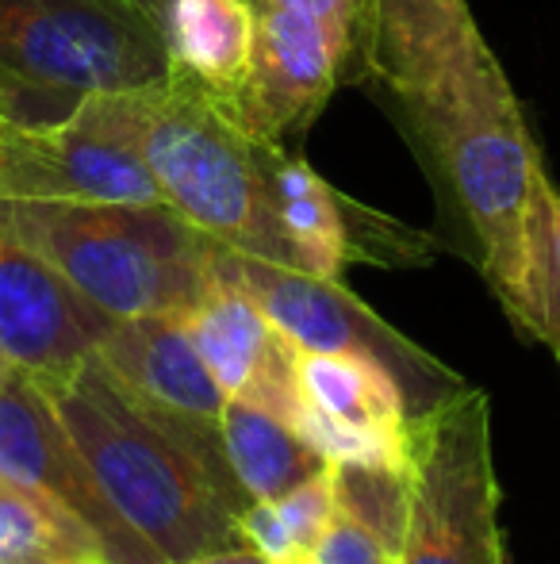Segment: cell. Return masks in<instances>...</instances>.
I'll list each match as a JSON object with an SVG mask.
<instances>
[{"label": "cell", "instance_id": "obj_1", "mask_svg": "<svg viewBox=\"0 0 560 564\" xmlns=\"http://www.w3.org/2000/svg\"><path fill=\"white\" fill-rule=\"evenodd\" d=\"M396 108L469 230L480 276L530 341V212L546 165L499 58L480 43L433 89Z\"/></svg>", "mask_w": 560, "mask_h": 564}, {"label": "cell", "instance_id": "obj_2", "mask_svg": "<svg viewBox=\"0 0 560 564\" xmlns=\"http://www.w3.org/2000/svg\"><path fill=\"white\" fill-rule=\"evenodd\" d=\"M62 426L89 460L108 503L169 564H185L242 542L239 514L200 453L162 408L128 388L100 354L58 380H39Z\"/></svg>", "mask_w": 560, "mask_h": 564}, {"label": "cell", "instance_id": "obj_3", "mask_svg": "<svg viewBox=\"0 0 560 564\" xmlns=\"http://www.w3.org/2000/svg\"><path fill=\"white\" fill-rule=\"evenodd\" d=\"M85 116L123 139L150 165L165 204L239 253L304 269L281 227L265 165L270 142H257L185 74L128 93L81 100Z\"/></svg>", "mask_w": 560, "mask_h": 564}, {"label": "cell", "instance_id": "obj_4", "mask_svg": "<svg viewBox=\"0 0 560 564\" xmlns=\"http://www.w3.org/2000/svg\"><path fill=\"white\" fill-rule=\"evenodd\" d=\"M0 216L112 319L188 315L219 284L223 242L165 200H0Z\"/></svg>", "mask_w": 560, "mask_h": 564}, {"label": "cell", "instance_id": "obj_5", "mask_svg": "<svg viewBox=\"0 0 560 564\" xmlns=\"http://www.w3.org/2000/svg\"><path fill=\"white\" fill-rule=\"evenodd\" d=\"M169 77L162 23L131 0H0V108L23 123Z\"/></svg>", "mask_w": 560, "mask_h": 564}, {"label": "cell", "instance_id": "obj_6", "mask_svg": "<svg viewBox=\"0 0 560 564\" xmlns=\"http://www.w3.org/2000/svg\"><path fill=\"white\" fill-rule=\"evenodd\" d=\"M492 400L464 384L411 423L407 522L396 564H507Z\"/></svg>", "mask_w": 560, "mask_h": 564}, {"label": "cell", "instance_id": "obj_7", "mask_svg": "<svg viewBox=\"0 0 560 564\" xmlns=\"http://www.w3.org/2000/svg\"><path fill=\"white\" fill-rule=\"evenodd\" d=\"M216 273L219 281L246 292L299 354H342L388 369L404 388L415 419L469 384L461 372L381 319L358 292L345 289L342 276H315L231 246H219Z\"/></svg>", "mask_w": 560, "mask_h": 564}, {"label": "cell", "instance_id": "obj_8", "mask_svg": "<svg viewBox=\"0 0 560 564\" xmlns=\"http://www.w3.org/2000/svg\"><path fill=\"white\" fill-rule=\"evenodd\" d=\"M0 476L35 496L66 527L85 557L100 564H169L108 503L43 384L4 365H0Z\"/></svg>", "mask_w": 560, "mask_h": 564}, {"label": "cell", "instance_id": "obj_9", "mask_svg": "<svg viewBox=\"0 0 560 564\" xmlns=\"http://www.w3.org/2000/svg\"><path fill=\"white\" fill-rule=\"evenodd\" d=\"M338 85H353V51L315 15L254 0V54L223 112L257 142L307 134Z\"/></svg>", "mask_w": 560, "mask_h": 564}, {"label": "cell", "instance_id": "obj_10", "mask_svg": "<svg viewBox=\"0 0 560 564\" xmlns=\"http://www.w3.org/2000/svg\"><path fill=\"white\" fill-rule=\"evenodd\" d=\"M0 200L157 204L165 196L128 142L74 108L51 123H8L0 134Z\"/></svg>", "mask_w": 560, "mask_h": 564}, {"label": "cell", "instance_id": "obj_11", "mask_svg": "<svg viewBox=\"0 0 560 564\" xmlns=\"http://www.w3.org/2000/svg\"><path fill=\"white\" fill-rule=\"evenodd\" d=\"M265 165H270L281 227L307 273L342 276V269L353 261L411 269L438 258V238L358 204L342 188L322 181L304 158L288 154L284 142H270Z\"/></svg>", "mask_w": 560, "mask_h": 564}, {"label": "cell", "instance_id": "obj_12", "mask_svg": "<svg viewBox=\"0 0 560 564\" xmlns=\"http://www.w3.org/2000/svg\"><path fill=\"white\" fill-rule=\"evenodd\" d=\"M116 319L74 289L0 216V365L58 380L97 354Z\"/></svg>", "mask_w": 560, "mask_h": 564}, {"label": "cell", "instance_id": "obj_13", "mask_svg": "<svg viewBox=\"0 0 560 564\" xmlns=\"http://www.w3.org/2000/svg\"><path fill=\"white\" fill-rule=\"evenodd\" d=\"M200 357L216 372L227 400H246L254 408L292 423L299 411V349L273 327V319L234 284L219 281L188 315H180Z\"/></svg>", "mask_w": 560, "mask_h": 564}, {"label": "cell", "instance_id": "obj_14", "mask_svg": "<svg viewBox=\"0 0 560 564\" xmlns=\"http://www.w3.org/2000/svg\"><path fill=\"white\" fill-rule=\"evenodd\" d=\"M484 43L469 0H365L358 77L415 100Z\"/></svg>", "mask_w": 560, "mask_h": 564}, {"label": "cell", "instance_id": "obj_15", "mask_svg": "<svg viewBox=\"0 0 560 564\" xmlns=\"http://www.w3.org/2000/svg\"><path fill=\"white\" fill-rule=\"evenodd\" d=\"M97 354L142 400L188 423L223 426L227 392L200 357L180 315L116 319Z\"/></svg>", "mask_w": 560, "mask_h": 564}, {"label": "cell", "instance_id": "obj_16", "mask_svg": "<svg viewBox=\"0 0 560 564\" xmlns=\"http://www.w3.org/2000/svg\"><path fill=\"white\" fill-rule=\"evenodd\" d=\"M169 69L223 105L254 54V0H173L165 15Z\"/></svg>", "mask_w": 560, "mask_h": 564}, {"label": "cell", "instance_id": "obj_17", "mask_svg": "<svg viewBox=\"0 0 560 564\" xmlns=\"http://www.w3.org/2000/svg\"><path fill=\"white\" fill-rule=\"evenodd\" d=\"M223 446L250 499H281L311 476L327 473L322 457L304 434L281 415L254 408L246 400H227L223 408Z\"/></svg>", "mask_w": 560, "mask_h": 564}, {"label": "cell", "instance_id": "obj_18", "mask_svg": "<svg viewBox=\"0 0 560 564\" xmlns=\"http://www.w3.org/2000/svg\"><path fill=\"white\" fill-rule=\"evenodd\" d=\"M299 403L350 426L404 431L415 423L399 380L388 369L342 354H299Z\"/></svg>", "mask_w": 560, "mask_h": 564}, {"label": "cell", "instance_id": "obj_19", "mask_svg": "<svg viewBox=\"0 0 560 564\" xmlns=\"http://www.w3.org/2000/svg\"><path fill=\"white\" fill-rule=\"evenodd\" d=\"M530 341L549 346L560 369V193L549 173L530 212Z\"/></svg>", "mask_w": 560, "mask_h": 564}, {"label": "cell", "instance_id": "obj_20", "mask_svg": "<svg viewBox=\"0 0 560 564\" xmlns=\"http://www.w3.org/2000/svg\"><path fill=\"white\" fill-rule=\"evenodd\" d=\"M54 553L92 561L77 550V542L66 534V527L35 496H28L23 488H15L12 480L0 476V564H15L28 557H54Z\"/></svg>", "mask_w": 560, "mask_h": 564}, {"label": "cell", "instance_id": "obj_21", "mask_svg": "<svg viewBox=\"0 0 560 564\" xmlns=\"http://www.w3.org/2000/svg\"><path fill=\"white\" fill-rule=\"evenodd\" d=\"M307 564H396V542H388L373 522L338 507L334 522L319 538Z\"/></svg>", "mask_w": 560, "mask_h": 564}, {"label": "cell", "instance_id": "obj_22", "mask_svg": "<svg viewBox=\"0 0 560 564\" xmlns=\"http://www.w3.org/2000/svg\"><path fill=\"white\" fill-rule=\"evenodd\" d=\"M273 503H277V511L284 514V522H288L299 553H304V557H311V550L319 545V538L327 534V527L334 522V514H338L334 465H330L327 473L311 476L307 484H299V488H292L288 496L273 499Z\"/></svg>", "mask_w": 560, "mask_h": 564}, {"label": "cell", "instance_id": "obj_23", "mask_svg": "<svg viewBox=\"0 0 560 564\" xmlns=\"http://www.w3.org/2000/svg\"><path fill=\"white\" fill-rule=\"evenodd\" d=\"M239 530H242V542L250 545L254 553H262L270 564H304L307 557L299 553L296 538H292L288 522L277 511L273 499H257L250 503L246 511L239 514Z\"/></svg>", "mask_w": 560, "mask_h": 564}, {"label": "cell", "instance_id": "obj_24", "mask_svg": "<svg viewBox=\"0 0 560 564\" xmlns=\"http://www.w3.org/2000/svg\"><path fill=\"white\" fill-rule=\"evenodd\" d=\"M270 4L296 8V12H307L319 23H327V28L353 51V82H361L358 51H361V12H365V0H270Z\"/></svg>", "mask_w": 560, "mask_h": 564}, {"label": "cell", "instance_id": "obj_25", "mask_svg": "<svg viewBox=\"0 0 560 564\" xmlns=\"http://www.w3.org/2000/svg\"><path fill=\"white\" fill-rule=\"evenodd\" d=\"M185 564H270L262 553H254L250 545H234V550H216V553H204V557H193Z\"/></svg>", "mask_w": 560, "mask_h": 564}, {"label": "cell", "instance_id": "obj_26", "mask_svg": "<svg viewBox=\"0 0 560 564\" xmlns=\"http://www.w3.org/2000/svg\"><path fill=\"white\" fill-rule=\"evenodd\" d=\"M131 4H135L139 12H146L154 23H162V31H165V15H169V4H173V0H131Z\"/></svg>", "mask_w": 560, "mask_h": 564}, {"label": "cell", "instance_id": "obj_27", "mask_svg": "<svg viewBox=\"0 0 560 564\" xmlns=\"http://www.w3.org/2000/svg\"><path fill=\"white\" fill-rule=\"evenodd\" d=\"M15 564H97V561H81V557H62V553H54V557H28V561H15Z\"/></svg>", "mask_w": 560, "mask_h": 564}, {"label": "cell", "instance_id": "obj_28", "mask_svg": "<svg viewBox=\"0 0 560 564\" xmlns=\"http://www.w3.org/2000/svg\"><path fill=\"white\" fill-rule=\"evenodd\" d=\"M8 123H12V116H8V112H4V108H0V134H4V131H8Z\"/></svg>", "mask_w": 560, "mask_h": 564}]
</instances>
